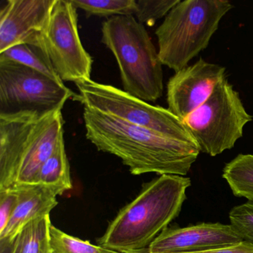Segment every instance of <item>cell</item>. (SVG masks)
I'll return each mask as SVG.
<instances>
[{"label":"cell","instance_id":"obj_1","mask_svg":"<svg viewBox=\"0 0 253 253\" xmlns=\"http://www.w3.org/2000/svg\"><path fill=\"white\" fill-rule=\"evenodd\" d=\"M86 138L97 150L118 157L134 175L155 172L184 176L200 151L192 143L170 138L84 107Z\"/></svg>","mask_w":253,"mask_h":253},{"label":"cell","instance_id":"obj_2","mask_svg":"<svg viewBox=\"0 0 253 253\" xmlns=\"http://www.w3.org/2000/svg\"><path fill=\"white\" fill-rule=\"evenodd\" d=\"M189 177L163 174L144 183L139 195L120 210L99 238L100 247L124 253L146 250L181 211Z\"/></svg>","mask_w":253,"mask_h":253},{"label":"cell","instance_id":"obj_3","mask_svg":"<svg viewBox=\"0 0 253 253\" xmlns=\"http://www.w3.org/2000/svg\"><path fill=\"white\" fill-rule=\"evenodd\" d=\"M62 110L0 115V190L35 184L64 139Z\"/></svg>","mask_w":253,"mask_h":253},{"label":"cell","instance_id":"obj_4","mask_svg":"<svg viewBox=\"0 0 253 253\" xmlns=\"http://www.w3.org/2000/svg\"><path fill=\"white\" fill-rule=\"evenodd\" d=\"M101 42L119 66L124 91L147 102L164 92L162 63L144 25L134 16H115L103 22Z\"/></svg>","mask_w":253,"mask_h":253},{"label":"cell","instance_id":"obj_5","mask_svg":"<svg viewBox=\"0 0 253 253\" xmlns=\"http://www.w3.org/2000/svg\"><path fill=\"white\" fill-rule=\"evenodd\" d=\"M234 8L226 0L180 1L155 32L158 55L175 72L207 48L223 17Z\"/></svg>","mask_w":253,"mask_h":253},{"label":"cell","instance_id":"obj_6","mask_svg":"<svg viewBox=\"0 0 253 253\" xmlns=\"http://www.w3.org/2000/svg\"><path fill=\"white\" fill-rule=\"evenodd\" d=\"M253 120L239 93L226 78L211 97L183 122L200 152L214 157L232 149L242 137L244 126Z\"/></svg>","mask_w":253,"mask_h":253},{"label":"cell","instance_id":"obj_7","mask_svg":"<svg viewBox=\"0 0 253 253\" xmlns=\"http://www.w3.org/2000/svg\"><path fill=\"white\" fill-rule=\"evenodd\" d=\"M75 85L80 91L78 99L84 107L170 138L196 145L183 121L168 109L152 106L124 90L91 80Z\"/></svg>","mask_w":253,"mask_h":253},{"label":"cell","instance_id":"obj_8","mask_svg":"<svg viewBox=\"0 0 253 253\" xmlns=\"http://www.w3.org/2000/svg\"><path fill=\"white\" fill-rule=\"evenodd\" d=\"M76 96L65 84L35 69L0 60V115L62 110Z\"/></svg>","mask_w":253,"mask_h":253},{"label":"cell","instance_id":"obj_9","mask_svg":"<svg viewBox=\"0 0 253 253\" xmlns=\"http://www.w3.org/2000/svg\"><path fill=\"white\" fill-rule=\"evenodd\" d=\"M78 17L71 0H56L48 24L35 45L45 51L63 82L91 80L93 60L81 42Z\"/></svg>","mask_w":253,"mask_h":253},{"label":"cell","instance_id":"obj_10","mask_svg":"<svg viewBox=\"0 0 253 253\" xmlns=\"http://www.w3.org/2000/svg\"><path fill=\"white\" fill-rule=\"evenodd\" d=\"M226 78V69L200 59L175 72L167 84L168 109L183 121L202 106Z\"/></svg>","mask_w":253,"mask_h":253},{"label":"cell","instance_id":"obj_11","mask_svg":"<svg viewBox=\"0 0 253 253\" xmlns=\"http://www.w3.org/2000/svg\"><path fill=\"white\" fill-rule=\"evenodd\" d=\"M243 239L231 224L202 223L167 228L146 250L136 253H192L229 247Z\"/></svg>","mask_w":253,"mask_h":253},{"label":"cell","instance_id":"obj_12","mask_svg":"<svg viewBox=\"0 0 253 253\" xmlns=\"http://www.w3.org/2000/svg\"><path fill=\"white\" fill-rule=\"evenodd\" d=\"M56 0H8L0 10V52L22 43L37 45Z\"/></svg>","mask_w":253,"mask_h":253},{"label":"cell","instance_id":"obj_13","mask_svg":"<svg viewBox=\"0 0 253 253\" xmlns=\"http://www.w3.org/2000/svg\"><path fill=\"white\" fill-rule=\"evenodd\" d=\"M18 193V201L11 220L0 233V241H13L19 232L30 222L50 215L57 207V195H63L56 188L47 185H23L13 188Z\"/></svg>","mask_w":253,"mask_h":253},{"label":"cell","instance_id":"obj_14","mask_svg":"<svg viewBox=\"0 0 253 253\" xmlns=\"http://www.w3.org/2000/svg\"><path fill=\"white\" fill-rule=\"evenodd\" d=\"M50 215L28 223L13 241L11 253H52Z\"/></svg>","mask_w":253,"mask_h":253},{"label":"cell","instance_id":"obj_15","mask_svg":"<svg viewBox=\"0 0 253 253\" xmlns=\"http://www.w3.org/2000/svg\"><path fill=\"white\" fill-rule=\"evenodd\" d=\"M36 183L53 186L62 194L72 189L70 166L66 155L64 139L42 165L37 177Z\"/></svg>","mask_w":253,"mask_h":253},{"label":"cell","instance_id":"obj_16","mask_svg":"<svg viewBox=\"0 0 253 253\" xmlns=\"http://www.w3.org/2000/svg\"><path fill=\"white\" fill-rule=\"evenodd\" d=\"M0 60H9L35 69L54 81L64 84L54 70L48 56L42 48L32 44L22 43L0 52Z\"/></svg>","mask_w":253,"mask_h":253},{"label":"cell","instance_id":"obj_17","mask_svg":"<svg viewBox=\"0 0 253 253\" xmlns=\"http://www.w3.org/2000/svg\"><path fill=\"white\" fill-rule=\"evenodd\" d=\"M222 176L235 196L253 201V155H238L226 164Z\"/></svg>","mask_w":253,"mask_h":253},{"label":"cell","instance_id":"obj_18","mask_svg":"<svg viewBox=\"0 0 253 253\" xmlns=\"http://www.w3.org/2000/svg\"><path fill=\"white\" fill-rule=\"evenodd\" d=\"M75 8L85 11L87 17L134 16L136 0H71Z\"/></svg>","mask_w":253,"mask_h":253},{"label":"cell","instance_id":"obj_19","mask_svg":"<svg viewBox=\"0 0 253 253\" xmlns=\"http://www.w3.org/2000/svg\"><path fill=\"white\" fill-rule=\"evenodd\" d=\"M51 245L52 253H124L94 245L72 236L51 225Z\"/></svg>","mask_w":253,"mask_h":253},{"label":"cell","instance_id":"obj_20","mask_svg":"<svg viewBox=\"0 0 253 253\" xmlns=\"http://www.w3.org/2000/svg\"><path fill=\"white\" fill-rule=\"evenodd\" d=\"M180 2V0H136V20L152 26L163 17H167L170 11Z\"/></svg>","mask_w":253,"mask_h":253},{"label":"cell","instance_id":"obj_21","mask_svg":"<svg viewBox=\"0 0 253 253\" xmlns=\"http://www.w3.org/2000/svg\"><path fill=\"white\" fill-rule=\"evenodd\" d=\"M229 217L230 224L243 241L253 245V201L234 207Z\"/></svg>","mask_w":253,"mask_h":253},{"label":"cell","instance_id":"obj_22","mask_svg":"<svg viewBox=\"0 0 253 253\" xmlns=\"http://www.w3.org/2000/svg\"><path fill=\"white\" fill-rule=\"evenodd\" d=\"M18 201L16 189L0 190V233L5 229L11 220Z\"/></svg>","mask_w":253,"mask_h":253},{"label":"cell","instance_id":"obj_23","mask_svg":"<svg viewBox=\"0 0 253 253\" xmlns=\"http://www.w3.org/2000/svg\"><path fill=\"white\" fill-rule=\"evenodd\" d=\"M192 253H253V245L246 241H242L239 244L229 247L211 249Z\"/></svg>","mask_w":253,"mask_h":253},{"label":"cell","instance_id":"obj_24","mask_svg":"<svg viewBox=\"0 0 253 253\" xmlns=\"http://www.w3.org/2000/svg\"><path fill=\"white\" fill-rule=\"evenodd\" d=\"M13 241H0V253H11Z\"/></svg>","mask_w":253,"mask_h":253}]
</instances>
